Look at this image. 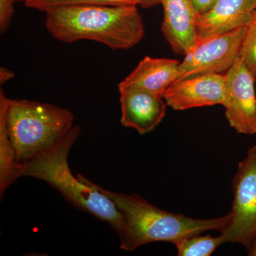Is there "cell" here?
<instances>
[{
  "instance_id": "44dd1931",
  "label": "cell",
  "mask_w": 256,
  "mask_h": 256,
  "mask_svg": "<svg viewBox=\"0 0 256 256\" xmlns=\"http://www.w3.org/2000/svg\"><path fill=\"white\" fill-rule=\"evenodd\" d=\"M13 2L16 3V2H24L26 0H12Z\"/></svg>"
},
{
  "instance_id": "3957f363",
  "label": "cell",
  "mask_w": 256,
  "mask_h": 256,
  "mask_svg": "<svg viewBox=\"0 0 256 256\" xmlns=\"http://www.w3.org/2000/svg\"><path fill=\"white\" fill-rule=\"evenodd\" d=\"M114 202L124 216L120 238L121 249L133 252L154 242H168L202 234L208 230L220 233L228 227L232 214L215 218H194L181 214L160 210L136 194L117 193L98 186Z\"/></svg>"
},
{
  "instance_id": "9c48e42d",
  "label": "cell",
  "mask_w": 256,
  "mask_h": 256,
  "mask_svg": "<svg viewBox=\"0 0 256 256\" xmlns=\"http://www.w3.org/2000/svg\"><path fill=\"white\" fill-rule=\"evenodd\" d=\"M120 122L140 134L151 132L165 117L166 104L161 96L133 87H118Z\"/></svg>"
},
{
  "instance_id": "30bf717a",
  "label": "cell",
  "mask_w": 256,
  "mask_h": 256,
  "mask_svg": "<svg viewBox=\"0 0 256 256\" xmlns=\"http://www.w3.org/2000/svg\"><path fill=\"white\" fill-rule=\"evenodd\" d=\"M161 4L163 36L174 53L186 55L198 42V13L191 0H161Z\"/></svg>"
},
{
  "instance_id": "52a82bcc",
  "label": "cell",
  "mask_w": 256,
  "mask_h": 256,
  "mask_svg": "<svg viewBox=\"0 0 256 256\" xmlns=\"http://www.w3.org/2000/svg\"><path fill=\"white\" fill-rule=\"evenodd\" d=\"M256 82L239 57L225 74L226 118L238 134H256Z\"/></svg>"
},
{
  "instance_id": "ac0fdd59",
  "label": "cell",
  "mask_w": 256,
  "mask_h": 256,
  "mask_svg": "<svg viewBox=\"0 0 256 256\" xmlns=\"http://www.w3.org/2000/svg\"><path fill=\"white\" fill-rule=\"evenodd\" d=\"M198 15L204 14L214 4L217 0H191Z\"/></svg>"
},
{
  "instance_id": "ba28073f",
  "label": "cell",
  "mask_w": 256,
  "mask_h": 256,
  "mask_svg": "<svg viewBox=\"0 0 256 256\" xmlns=\"http://www.w3.org/2000/svg\"><path fill=\"white\" fill-rule=\"evenodd\" d=\"M163 99L174 110L223 106L225 74H203L178 80L165 92Z\"/></svg>"
},
{
  "instance_id": "d6986e66",
  "label": "cell",
  "mask_w": 256,
  "mask_h": 256,
  "mask_svg": "<svg viewBox=\"0 0 256 256\" xmlns=\"http://www.w3.org/2000/svg\"><path fill=\"white\" fill-rule=\"evenodd\" d=\"M15 77V74L12 70L5 67L0 68V84L2 85L5 82L12 80Z\"/></svg>"
},
{
  "instance_id": "8fae6325",
  "label": "cell",
  "mask_w": 256,
  "mask_h": 256,
  "mask_svg": "<svg viewBox=\"0 0 256 256\" xmlns=\"http://www.w3.org/2000/svg\"><path fill=\"white\" fill-rule=\"evenodd\" d=\"M256 11V0H217L198 15V42L246 26Z\"/></svg>"
},
{
  "instance_id": "9a60e30c",
  "label": "cell",
  "mask_w": 256,
  "mask_h": 256,
  "mask_svg": "<svg viewBox=\"0 0 256 256\" xmlns=\"http://www.w3.org/2000/svg\"><path fill=\"white\" fill-rule=\"evenodd\" d=\"M224 244L222 236L212 237L201 234L185 237L173 242L178 256H210L222 244Z\"/></svg>"
},
{
  "instance_id": "277c9868",
  "label": "cell",
  "mask_w": 256,
  "mask_h": 256,
  "mask_svg": "<svg viewBox=\"0 0 256 256\" xmlns=\"http://www.w3.org/2000/svg\"><path fill=\"white\" fill-rule=\"evenodd\" d=\"M0 114L18 164L28 162L60 142L74 128L68 109L38 101L11 99L0 90Z\"/></svg>"
},
{
  "instance_id": "8992f818",
  "label": "cell",
  "mask_w": 256,
  "mask_h": 256,
  "mask_svg": "<svg viewBox=\"0 0 256 256\" xmlns=\"http://www.w3.org/2000/svg\"><path fill=\"white\" fill-rule=\"evenodd\" d=\"M246 26L198 42L180 64V78L226 73L238 60Z\"/></svg>"
},
{
  "instance_id": "e0dca14e",
  "label": "cell",
  "mask_w": 256,
  "mask_h": 256,
  "mask_svg": "<svg viewBox=\"0 0 256 256\" xmlns=\"http://www.w3.org/2000/svg\"><path fill=\"white\" fill-rule=\"evenodd\" d=\"M14 3L12 0H0V32L2 34L9 28L14 14Z\"/></svg>"
},
{
  "instance_id": "5b68a950",
  "label": "cell",
  "mask_w": 256,
  "mask_h": 256,
  "mask_svg": "<svg viewBox=\"0 0 256 256\" xmlns=\"http://www.w3.org/2000/svg\"><path fill=\"white\" fill-rule=\"evenodd\" d=\"M232 220L220 236L225 242L249 248L256 240V144L238 164L233 180Z\"/></svg>"
},
{
  "instance_id": "5bb4252c",
  "label": "cell",
  "mask_w": 256,
  "mask_h": 256,
  "mask_svg": "<svg viewBox=\"0 0 256 256\" xmlns=\"http://www.w3.org/2000/svg\"><path fill=\"white\" fill-rule=\"evenodd\" d=\"M18 164L8 137L4 116L0 114V193L1 197L18 178Z\"/></svg>"
},
{
  "instance_id": "ffe728a7",
  "label": "cell",
  "mask_w": 256,
  "mask_h": 256,
  "mask_svg": "<svg viewBox=\"0 0 256 256\" xmlns=\"http://www.w3.org/2000/svg\"><path fill=\"white\" fill-rule=\"evenodd\" d=\"M248 256H256V240L252 242L250 247L248 249Z\"/></svg>"
},
{
  "instance_id": "2e32d148",
  "label": "cell",
  "mask_w": 256,
  "mask_h": 256,
  "mask_svg": "<svg viewBox=\"0 0 256 256\" xmlns=\"http://www.w3.org/2000/svg\"><path fill=\"white\" fill-rule=\"evenodd\" d=\"M239 58L245 64L256 82V11L246 26Z\"/></svg>"
},
{
  "instance_id": "7c38bea8",
  "label": "cell",
  "mask_w": 256,
  "mask_h": 256,
  "mask_svg": "<svg viewBox=\"0 0 256 256\" xmlns=\"http://www.w3.org/2000/svg\"><path fill=\"white\" fill-rule=\"evenodd\" d=\"M180 64L178 60L146 56L118 87L137 88L163 97L180 78Z\"/></svg>"
},
{
  "instance_id": "4fadbf2b",
  "label": "cell",
  "mask_w": 256,
  "mask_h": 256,
  "mask_svg": "<svg viewBox=\"0 0 256 256\" xmlns=\"http://www.w3.org/2000/svg\"><path fill=\"white\" fill-rule=\"evenodd\" d=\"M24 3L26 8L46 12L58 6L79 4L140 6L146 9L161 4V0H26Z\"/></svg>"
},
{
  "instance_id": "6da1fadb",
  "label": "cell",
  "mask_w": 256,
  "mask_h": 256,
  "mask_svg": "<svg viewBox=\"0 0 256 256\" xmlns=\"http://www.w3.org/2000/svg\"><path fill=\"white\" fill-rule=\"evenodd\" d=\"M45 13L47 31L64 43L90 40L111 50H128L142 41L146 33L137 6L69 5Z\"/></svg>"
},
{
  "instance_id": "7a4b0ae2",
  "label": "cell",
  "mask_w": 256,
  "mask_h": 256,
  "mask_svg": "<svg viewBox=\"0 0 256 256\" xmlns=\"http://www.w3.org/2000/svg\"><path fill=\"white\" fill-rule=\"evenodd\" d=\"M80 134V128L74 126L60 142L18 164V178L31 176L46 182L77 208L108 223L120 236L124 229V214L97 184L82 174L74 176L69 168L68 154Z\"/></svg>"
}]
</instances>
